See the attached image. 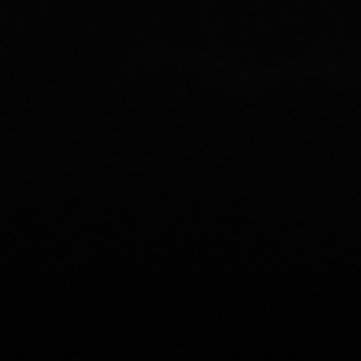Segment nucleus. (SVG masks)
I'll return each instance as SVG.
<instances>
[]
</instances>
